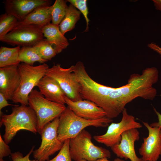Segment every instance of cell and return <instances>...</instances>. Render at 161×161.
Here are the masks:
<instances>
[{
	"label": "cell",
	"mask_w": 161,
	"mask_h": 161,
	"mask_svg": "<svg viewBox=\"0 0 161 161\" xmlns=\"http://www.w3.org/2000/svg\"><path fill=\"white\" fill-rule=\"evenodd\" d=\"M0 123V126L2 125L5 126L3 138L7 144L21 130H27L34 134L37 132V116L29 106L16 105L12 108L11 114L1 115Z\"/></svg>",
	"instance_id": "6da1fadb"
},
{
	"label": "cell",
	"mask_w": 161,
	"mask_h": 161,
	"mask_svg": "<svg viewBox=\"0 0 161 161\" xmlns=\"http://www.w3.org/2000/svg\"><path fill=\"white\" fill-rule=\"evenodd\" d=\"M112 121L106 116L96 120H86L77 116L67 106L59 117L58 138L64 142L76 136L86 127H105Z\"/></svg>",
	"instance_id": "7a4b0ae2"
},
{
	"label": "cell",
	"mask_w": 161,
	"mask_h": 161,
	"mask_svg": "<svg viewBox=\"0 0 161 161\" xmlns=\"http://www.w3.org/2000/svg\"><path fill=\"white\" fill-rule=\"evenodd\" d=\"M20 82L12 100L21 105H29L28 98L33 88L37 86L42 78L46 75L49 68L46 63L38 66H31L25 63L18 65Z\"/></svg>",
	"instance_id": "3957f363"
},
{
	"label": "cell",
	"mask_w": 161,
	"mask_h": 161,
	"mask_svg": "<svg viewBox=\"0 0 161 161\" xmlns=\"http://www.w3.org/2000/svg\"><path fill=\"white\" fill-rule=\"evenodd\" d=\"M92 138L90 134L84 129L76 136L69 139V151L72 160L95 161L100 158L110 157V151L95 145L92 141Z\"/></svg>",
	"instance_id": "277c9868"
},
{
	"label": "cell",
	"mask_w": 161,
	"mask_h": 161,
	"mask_svg": "<svg viewBox=\"0 0 161 161\" xmlns=\"http://www.w3.org/2000/svg\"><path fill=\"white\" fill-rule=\"evenodd\" d=\"M29 106L35 112L37 119V132L41 134L44 127L59 117L66 107L49 100L38 91L33 89L28 96Z\"/></svg>",
	"instance_id": "5b68a950"
},
{
	"label": "cell",
	"mask_w": 161,
	"mask_h": 161,
	"mask_svg": "<svg viewBox=\"0 0 161 161\" xmlns=\"http://www.w3.org/2000/svg\"><path fill=\"white\" fill-rule=\"evenodd\" d=\"M74 65L64 68L60 64H54L48 69L46 75L55 79L66 96L73 101L83 99L80 92L81 85L73 72Z\"/></svg>",
	"instance_id": "8992f818"
},
{
	"label": "cell",
	"mask_w": 161,
	"mask_h": 161,
	"mask_svg": "<svg viewBox=\"0 0 161 161\" xmlns=\"http://www.w3.org/2000/svg\"><path fill=\"white\" fill-rule=\"evenodd\" d=\"M59 117L48 123L42 130L40 134L41 144L32 152L35 159L39 161L48 160L50 156L61 148L64 142L58 139L57 133Z\"/></svg>",
	"instance_id": "52a82bcc"
},
{
	"label": "cell",
	"mask_w": 161,
	"mask_h": 161,
	"mask_svg": "<svg viewBox=\"0 0 161 161\" xmlns=\"http://www.w3.org/2000/svg\"><path fill=\"white\" fill-rule=\"evenodd\" d=\"M121 120L118 123H112L108 126L106 133L101 135H95L93 139L97 142L111 147L119 144L121 135L125 131L132 129H140L142 125L136 121L133 116L129 114L125 108L122 112Z\"/></svg>",
	"instance_id": "ba28073f"
},
{
	"label": "cell",
	"mask_w": 161,
	"mask_h": 161,
	"mask_svg": "<svg viewBox=\"0 0 161 161\" xmlns=\"http://www.w3.org/2000/svg\"><path fill=\"white\" fill-rule=\"evenodd\" d=\"M43 26L28 25L16 27L0 41L13 46L33 47L44 38Z\"/></svg>",
	"instance_id": "9c48e42d"
},
{
	"label": "cell",
	"mask_w": 161,
	"mask_h": 161,
	"mask_svg": "<svg viewBox=\"0 0 161 161\" xmlns=\"http://www.w3.org/2000/svg\"><path fill=\"white\" fill-rule=\"evenodd\" d=\"M142 123L148 134L147 137L143 138L139 153L144 161H157L161 155V129L151 126L147 122Z\"/></svg>",
	"instance_id": "30bf717a"
},
{
	"label": "cell",
	"mask_w": 161,
	"mask_h": 161,
	"mask_svg": "<svg viewBox=\"0 0 161 161\" xmlns=\"http://www.w3.org/2000/svg\"><path fill=\"white\" fill-rule=\"evenodd\" d=\"M140 133L137 129L127 130L121 135L120 143L111 147L117 157L131 161H144L137 155L134 149V143L140 138Z\"/></svg>",
	"instance_id": "8fae6325"
},
{
	"label": "cell",
	"mask_w": 161,
	"mask_h": 161,
	"mask_svg": "<svg viewBox=\"0 0 161 161\" xmlns=\"http://www.w3.org/2000/svg\"><path fill=\"white\" fill-rule=\"evenodd\" d=\"M52 2L49 0H6L4 4L5 13L13 16L20 21L36 8L51 6Z\"/></svg>",
	"instance_id": "7c38bea8"
},
{
	"label": "cell",
	"mask_w": 161,
	"mask_h": 161,
	"mask_svg": "<svg viewBox=\"0 0 161 161\" xmlns=\"http://www.w3.org/2000/svg\"><path fill=\"white\" fill-rule=\"evenodd\" d=\"M19 64L0 68V93L7 100H12L20 84Z\"/></svg>",
	"instance_id": "4fadbf2b"
},
{
	"label": "cell",
	"mask_w": 161,
	"mask_h": 161,
	"mask_svg": "<svg viewBox=\"0 0 161 161\" xmlns=\"http://www.w3.org/2000/svg\"><path fill=\"white\" fill-rule=\"evenodd\" d=\"M66 104L77 116L85 119L94 120L106 116L104 110L94 102L82 99L73 101L66 96Z\"/></svg>",
	"instance_id": "5bb4252c"
},
{
	"label": "cell",
	"mask_w": 161,
	"mask_h": 161,
	"mask_svg": "<svg viewBox=\"0 0 161 161\" xmlns=\"http://www.w3.org/2000/svg\"><path fill=\"white\" fill-rule=\"evenodd\" d=\"M37 86L39 92L47 99L61 104H66V95L54 78L45 75L40 80Z\"/></svg>",
	"instance_id": "9a60e30c"
},
{
	"label": "cell",
	"mask_w": 161,
	"mask_h": 161,
	"mask_svg": "<svg viewBox=\"0 0 161 161\" xmlns=\"http://www.w3.org/2000/svg\"><path fill=\"white\" fill-rule=\"evenodd\" d=\"M52 7V5H44L36 8L23 19L18 21L15 28L28 25L44 26L51 23Z\"/></svg>",
	"instance_id": "2e32d148"
},
{
	"label": "cell",
	"mask_w": 161,
	"mask_h": 161,
	"mask_svg": "<svg viewBox=\"0 0 161 161\" xmlns=\"http://www.w3.org/2000/svg\"><path fill=\"white\" fill-rule=\"evenodd\" d=\"M42 30L44 37L52 45L57 54L69 45L67 39L61 32L59 26L51 23L43 26Z\"/></svg>",
	"instance_id": "e0dca14e"
},
{
	"label": "cell",
	"mask_w": 161,
	"mask_h": 161,
	"mask_svg": "<svg viewBox=\"0 0 161 161\" xmlns=\"http://www.w3.org/2000/svg\"><path fill=\"white\" fill-rule=\"evenodd\" d=\"M80 12L70 4L68 6L66 14L59 25V28L63 35L73 30L80 19Z\"/></svg>",
	"instance_id": "ac0fdd59"
},
{
	"label": "cell",
	"mask_w": 161,
	"mask_h": 161,
	"mask_svg": "<svg viewBox=\"0 0 161 161\" xmlns=\"http://www.w3.org/2000/svg\"><path fill=\"white\" fill-rule=\"evenodd\" d=\"M21 47L16 46L10 48L1 46L0 48V68L19 64V54Z\"/></svg>",
	"instance_id": "d6986e66"
},
{
	"label": "cell",
	"mask_w": 161,
	"mask_h": 161,
	"mask_svg": "<svg viewBox=\"0 0 161 161\" xmlns=\"http://www.w3.org/2000/svg\"><path fill=\"white\" fill-rule=\"evenodd\" d=\"M19 59L20 62L31 66H33L36 62L43 64L47 61L40 56L33 47H21L19 54Z\"/></svg>",
	"instance_id": "ffe728a7"
},
{
	"label": "cell",
	"mask_w": 161,
	"mask_h": 161,
	"mask_svg": "<svg viewBox=\"0 0 161 161\" xmlns=\"http://www.w3.org/2000/svg\"><path fill=\"white\" fill-rule=\"evenodd\" d=\"M67 1L64 0H56L52 5V23L59 26L63 19L68 7Z\"/></svg>",
	"instance_id": "44dd1931"
},
{
	"label": "cell",
	"mask_w": 161,
	"mask_h": 161,
	"mask_svg": "<svg viewBox=\"0 0 161 161\" xmlns=\"http://www.w3.org/2000/svg\"><path fill=\"white\" fill-rule=\"evenodd\" d=\"M18 20L14 16L6 13L0 16V40L14 29Z\"/></svg>",
	"instance_id": "7402d4cb"
},
{
	"label": "cell",
	"mask_w": 161,
	"mask_h": 161,
	"mask_svg": "<svg viewBox=\"0 0 161 161\" xmlns=\"http://www.w3.org/2000/svg\"><path fill=\"white\" fill-rule=\"evenodd\" d=\"M33 47L40 56L47 61L51 60L57 54L52 45L45 38Z\"/></svg>",
	"instance_id": "603a6c76"
},
{
	"label": "cell",
	"mask_w": 161,
	"mask_h": 161,
	"mask_svg": "<svg viewBox=\"0 0 161 161\" xmlns=\"http://www.w3.org/2000/svg\"><path fill=\"white\" fill-rule=\"evenodd\" d=\"M66 1L78 9L80 13L82 14L86 23V27L84 32L88 31L89 20L88 16L89 12L87 5V0H67Z\"/></svg>",
	"instance_id": "cb8c5ba5"
},
{
	"label": "cell",
	"mask_w": 161,
	"mask_h": 161,
	"mask_svg": "<svg viewBox=\"0 0 161 161\" xmlns=\"http://www.w3.org/2000/svg\"><path fill=\"white\" fill-rule=\"evenodd\" d=\"M69 139L65 140L58 154L51 160L46 161H72L69 146Z\"/></svg>",
	"instance_id": "d4e9b609"
},
{
	"label": "cell",
	"mask_w": 161,
	"mask_h": 161,
	"mask_svg": "<svg viewBox=\"0 0 161 161\" xmlns=\"http://www.w3.org/2000/svg\"><path fill=\"white\" fill-rule=\"evenodd\" d=\"M35 146H33L29 153L25 156L19 151L12 153L10 155L13 161H39L36 159L31 160L30 159V156L33 151Z\"/></svg>",
	"instance_id": "484cf974"
},
{
	"label": "cell",
	"mask_w": 161,
	"mask_h": 161,
	"mask_svg": "<svg viewBox=\"0 0 161 161\" xmlns=\"http://www.w3.org/2000/svg\"><path fill=\"white\" fill-rule=\"evenodd\" d=\"M11 153L9 146L3 140L0 134V158H3L10 155Z\"/></svg>",
	"instance_id": "4316f807"
},
{
	"label": "cell",
	"mask_w": 161,
	"mask_h": 161,
	"mask_svg": "<svg viewBox=\"0 0 161 161\" xmlns=\"http://www.w3.org/2000/svg\"><path fill=\"white\" fill-rule=\"evenodd\" d=\"M10 104L8 103L7 100L5 97L3 95L0 93V115H2V114L1 112V109L4 108L9 106H16Z\"/></svg>",
	"instance_id": "83f0119b"
},
{
	"label": "cell",
	"mask_w": 161,
	"mask_h": 161,
	"mask_svg": "<svg viewBox=\"0 0 161 161\" xmlns=\"http://www.w3.org/2000/svg\"><path fill=\"white\" fill-rule=\"evenodd\" d=\"M153 108L154 112L157 116L158 121L152 123L150 125L151 126L159 127L161 129V114L158 112L154 107H153Z\"/></svg>",
	"instance_id": "f1b7e54d"
},
{
	"label": "cell",
	"mask_w": 161,
	"mask_h": 161,
	"mask_svg": "<svg viewBox=\"0 0 161 161\" xmlns=\"http://www.w3.org/2000/svg\"><path fill=\"white\" fill-rule=\"evenodd\" d=\"M77 161H87L84 160H80ZM95 161H125V160L121 159L120 158L117 157L114 159L113 160H109L108 159L106 158H103L98 159Z\"/></svg>",
	"instance_id": "f546056e"
},
{
	"label": "cell",
	"mask_w": 161,
	"mask_h": 161,
	"mask_svg": "<svg viewBox=\"0 0 161 161\" xmlns=\"http://www.w3.org/2000/svg\"><path fill=\"white\" fill-rule=\"evenodd\" d=\"M152 1L156 8L161 11V0H153Z\"/></svg>",
	"instance_id": "4dcf8cb0"
},
{
	"label": "cell",
	"mask_w": 161,
	"mask_h": 161,
	"mask_svg": "<svg viewBox=\"0 0 161 161\" xmlns=\"http://www.w3.org/2000/svg\"><path fill=\"white\" fill-rule=\"evenodd\" d=\"M0 161H6L4 160L3 159V158H0Z\"/></svg>",
	"instance_id": "1f68e13d"
},
{
	"label": "cell",
	"mask_w": 161,
	"mask_h": 161,
	"mask_svg": "<svg viewBox=\"0 0 161 161\" xmlns=\"http://www.w3.org/2000/svg\"><path fill=\"white\" fill-rule=\"evenodd\" d=\"M160 54L161 55V48H160Z\"/></svg>",
	"instance_id": "d6a6232c"
}]
</instances>
